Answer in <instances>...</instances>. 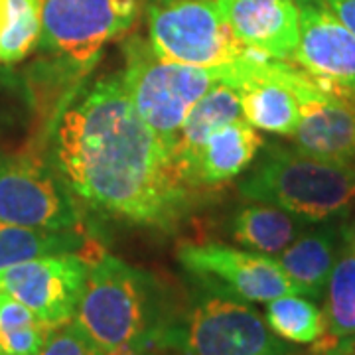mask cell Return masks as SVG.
<instances>
[{
  "label": "cell",
  "mask_w": 355,
  "mask_h": 355,
  "mask_svg": "<svg viewBox=\"0 0 355 355\" xmlns=\"http://www.w3.org/2000/svg\"><path fill=\"white\" fill-rule=\"evenodd\" d=\"M85 247L87 237L77 229L51 231L0 221V272L38 257L77 253Z\"/></svg>",
  "instance_id": "20"
},
{
  "label": "cell",
  "mask_w": 355,
  "mask_h": 355,
  "mask_svg": "<svg viewBox=\"0 0 355 355\" xmlns=\"http://www.w3.org/2000/svg\"><path fill=\"white\" fill-rule=\"evenodd\" d=\"M239 191L249 202L277 205L304 221H324L355 205V166L270 144Z\"/></svg>",
  "instance_id": "2"
},
{
  "label": "cell",
  "mask_w": 355,
  "mask_h": 355,
  "mask_svg": "<svg viewBox=\"0 0 355 355\" xmlns=\"http://www.w3.org/2000/svg\"><path fill=\"white\" fill-rule=\"evenodd\" d=\"M148 42L168 62L223 67L247 48L231 34L216 0H158L148 8Z\"/></svg>",
  "instance_id": "5"
},
{
  "label": "cell",
  "mask_w": 355,
  "mask_h": 355,
  "mask_svg": "<svg viewBox=\"0 0 355 355\" xmlns=\"http://www.w3.org/2000/svg\"><path fill=\"white\" fill-rule=\"evenodd\" d=\"M77 324L109 354L121 347L150 345L146 279L113 254H99L89 265L85 291L76 312Z\"/></svg>",
  "instance_id": "4"
},
{
  "label": "cell",
  "mask_w": 355,
  "mask_h": 355,
  "mask_svg": "<svg viewBox=\"0 0 355 355\" xmlns=\"http://www.w3.org/2000/svg\"><path fill=\"white\" fill-rule=\"evenodd\" d=\"M261 146L263 137L243 116L217 128L200 153L196 184L214 188L227 184L253 164Z\"/></svg>",
  "instance_id": "16"
},
{
  "label": "cell",
  "mask_w": 355,
  "mask_h": 355,
  "mask_svg": "<svg viewBox=\"0 0 355 355\" xmlns=\"http://www.w3.org/2000/svg\"><path fill=\"white\" fill-rule=\"evenodd\" d=\"M180 345L184 355H284V345L253 306L217 292L193 306Z\"/></svg>",
  "instance_id": "10"
},
{
  "label": "cell",
  "mask_w": 355,
  "mask_h": 355,
  "mask_svg": "<svg viewBox=\"0 0 355 355\" xmlns=\"http://www.w3.org/2000/svg\"><path fill=\"white\" fill-rule=\"evenodd\" d=\"M239 116H243L239 95L235 89L221 79L209 91H205L202 99L191 107V111L182 125L176 150H174L178 172L191 190L198 188L196 168H198V158H200L205 140L209 139L217 128H221Z\"/></svg>",
  "instance_id": "15"
},
{
  "label": "cell",
  "mask_w": 355,
  "mask_h": 355,
  "mask_svg": "<svg viewBox=\"0 0 355 355\" xmlns=\"http://www.w3.org/2000/svg\"><path fill=\"white\" fill-rule=\"evenodd\" d=\"M354 355H355V345H354Z\"/></svg>",
  "instance_id": "29"
},
{
  "label": "cell",
  "mask_w": 355,
  "mask_h": 355,
  "mask_svg": "<svg viewBox=\"0 0 355 355\" xmlns=\"http://www.w3.org/2000/svg\"><path fill=\"white\" fill-rule=\"evenodd\" d=\"M326 4L355 34V0H326Z\"/></svg>",
  "instance_id": "25"
},
{
  "label": "cell",
  "mask_w": 355,
  "mask_h": 355,
  "mask_svg": "<svg viewBox=\"0 0 355 355\" xmlns=\"http://www.w3.org/2000/svg\"><path fill=\"white\" fill-rule=\"evenodd\" d=\"M326 330L316 342L318 352L330 354L355 342V253H345L336 261L328 280Z\"/></svg>",
  "instance_id": "19"
},
{
  "label": "cell",
  "mask_w": 355,
  "mask_h": 355,
  "mask_svg": "<svg viewBox=\"0 0 355 355\" xmlns=\"http://www.w3.org/2000/svg\"><path fill=\"white\" fill-rule=\"evenodd\" d=\"M0 355H4V354H2V347H0Z\"/></svg>",
  "instance_id": "28"
},
{
  "label": "cell",
  "mask_w": 355,
  "mask_h": 355,
  "mask_svg": "<svg viewBox=\"0 0 355 355\" xmlns=\"http://www.w3.org/2000/svg\"><path fill=\"white\" fill-rule=\"evenodd\" d=\"M89 265L79 253L38 257L2 270L0 291L28 306L50 328H58L76 318Z\"/></svg>",
  "instance_id": "11"
},
{
  "label": "cell",
  "mask_w": 355,
  "mask_h": 355,
  "mask_svg": "<svg viewBox=\"0 0 355 355\" xmlns=\"http://www.w3.org/2000/svg\"><path fill=\"white\" fill-rule=\"evenodd\" d=\"M235 40L270 60L291 62L300 40L296 0H216Z\"/></svg>",
  "instance_id": "14"
},
{
  "label": "cell",
  "mask_w": 355,
  "mask_h": 355,
  "mask_svg": "<svg viewBox=\"0 0 355 355\" xmlns=\"http://www.w3.org/2000/svg\"><path fill=\"white\" fill-rule=\"evenodd\" d=\"M144 355H146V354H144ZM148 355H150V354H148Z\"/></svg>",
  "instance_id": "30"
},
{
  "label": "cell",
  "mask_w": 355,
  "mask_h": 355,
  "mask_svg": "<svg viewBox=\"0 0 355 355\" xmlns=\"http://www.w3.org/2000/svg\"><path fill=\"white\" fill-rule=\"evenodd\" d=\"M0 221L51 231H81V214L62 176L26 154L0 156Z\"/></svg>",
  "instance_id": "8"
},
{
  "label": "cell",
  "mask_w": 355,
  "mask_h": 355,
  "mask_svg": "<svg viewBox=\"0 0 355 355\" xmlns=\"http://www.w3.org/2000/svg\"><path fill=\"white\" fill-rule=\"evenodd\" d=\"M266 326L284 342L316 343L326 330L324 312L300 294H286L266 302Z\"/></svg>",
  "instance_id": "21"
},
{
  "label": "cell",
  "mask_w": 355,
  "mask_h": 355,
  "mask_svg": "<svg viewBox=\"0 0 355 355\" xmlns=\"http://www.w3.org/2000/svg\"><path fill=\"white\" fill-rule=\"evenodd\" d=\"M123 51L125 69L121 73L130 103L174 160L186 116L203 93L221 79V67L209 69L168 62L140 36L128 38Z\"/></svg>",
  "instance_id": "3"
},
{
  "label": "cell",
  "mask_w": 355,
  "mask_h": 355,
  "mask_svg": "<svg viewBox=\"0 0 355 355\" xmlns=\"http://www.w3.org/2000/svg\"><path fill=\"white\" fill-rule=\"evenodd\" d=\"M6 14H8V2L0 0V34L4 30V24H6Z\"/></svg>",
  "instance_id": "26"
},
{
  "label": "cell",
  "mask_w": 355,
  "mask_h": 355,
  "mask_svg": "<svg viewBox=\"0 0 355 355\" xmlns=\"http://www.w3.org/2000/svg\"><path fill=\"white\" fill-rule=\"evenodd\" d=\"M288 139L306 156L355 166V97L330 93L310 77L300 91V123Z\"/></svg>",
  "instance_id": "13"
},
{
  "label": "cell",
  "mask_w": 355,
  "mask_h": 355,
  "mask_svg": "<svg viewBox=\"0 0 355 355\" xmlns=\"http://www.w3.org/2000/svg\"><path fill=\"white\" fill-rule=\"evenodd\" d=\"M310 76L292 62L253 50L221 67V81L237 91L247 123L270 135L292 137L300 123V91Z\"/></svg>",
  "instance_id": "7"
},
{
  "label": "cell",
  "mask_w": 355,
  "mask_h": 355,
  "mask_svg": "<svg viewBox=\"0 0 355 355\" xmlns=\"http://www.w3.org/2000/svg\"><path fill=\"white\" fill-rule=\"evenodd\" d=\"M354 253H355V239H354Z\"/></svg>",
  "instance_id": "27"
},
{
  "label": "cell",
  "mask_w": 355,
  "mask_h": 355,
  "mask_svg": "<svg viewBox=\"0 0 355 355\" xmlns=\"http://www.w3.org/2000/svg\"><path fill=\"white\" fill-rule=\"evenodd\" d=\"M336 231L316 229L300 235L279 254L280 266L296 288V294L318 300L326 291L336 265Z\"/></svg>",
  "instance_id": "17"
},
{
  "label": "cell",
  "mask_w": 355,
  "mask_h": 355,
  "mask_svg": "<svg viewBox=\"0 0 355 355\" xmlns=\"http://www.w3.org/2000/svg\"><path fill=\"white\" fill-rule=\"evenodd\" d=\"M304 219L292 216L270 203L253 202L237 211L233 219V239L254 253L277 257L291 247L304 231Z\"/></svg>",
  "instance_id": "18"
},
{
  "label": "cell",
  "mask_w": 355,
  "mask_h": 355,
  "mask_svg": "<svg viewBox=\"0 0 355 355\" xmlns=\"http://www.w3.org/2000/svg\"><path fill=\"white\" fill-rule=\"evenodd\" d=\"M178 261L196 279L217 294L243 302H270L296 294V288L277 259L221 243H184Z\"/></svg>",
  "instance_id": "9"
},
{
  "label": "cell",
  "mask_w": 355,
  "mask_h": 355,
  "mask_svg": "<svg viewBox=\"0 0 355 355\" xmlns=\"http://www.w3.org/2000/svg\"><path fill=\"white\" fill-rule=\"evenodd\" d=\"M40 355H105L76 320L50 331Z\"/></svg>",
  "instance_id": "23"
},
{
  "label": "cell",
  "mask_w": 355,
  "mask_h": 355,
  "mask_svg": "<svg viewBox=\"0 0 355 355\" xmlns=\"http://www.w3.org/2000/svg\"><path fill=\"white\" fill-rule=\"evenodd\" d=\"M40 46L71 69L87 71L103 48L127 34L140 0H40Z\"/></svg>",
  "instance_id": "6"
},
{
  "label": "cell",
  "mask_w": 355,
  "mask_h": 355,
  "mask_svg": "<svg viewBox=\"0 0 355 355\" xmlns=\"http://www.w3.org/2000/svg\"><path fill=\"white\" fill-rule=\"evenodd\" d=\"M48 324L36 322L24 328L0 334V347L4 355H40L44 343L48 340L50 331Z\"/></svg>",
  "instance_id": "24"
},
{
  "label": "cell",
  "mask_w": 355,
  "mask_h": 355,
  "mask_svg": "<svg viewBox=\"0 0 355 355\" xmlns=\"http://www.w3.org/2000/svg\"><path fill=\"white\" fill-rule=\"evenodd\" d=\"M53 158L77 200L107 216L170 227L188 207L191 188L135 111L123 73L97 79L65 103Z\"/></svg>",
  "instance_id": "1"
},
{
  "label": "cell",
  "mask_w": 355,
  "mask_h": 355,
  "mask_svg": "<svg viewBox=\"0 0 355 355\" xmlns=\"http://www.w3.org/2000/svg\"><path fill=\"white\" fill-rule=\"evenodd\" d=\"M300 40L292 64L336 95L355 97V34L331 12L326 0H296Z\"/></svg>",
  "instance_id": "12"
},
{
  "label": "cell",
  "mask_w": 355,
  "mask_h": 355,
  "mask_svg": "<svg viewBox=\"0 0 355 355\" xmlns=\"http://www.w3.org/2000/svg\"><path fill=\"white\" fill-rule=\"evenodd\" d=\"M8 14L0 34V64L14 65L40 46L42 4L40 0H6Z\"/></svg>",
  "instance_id": "22"
}]
</instances>
